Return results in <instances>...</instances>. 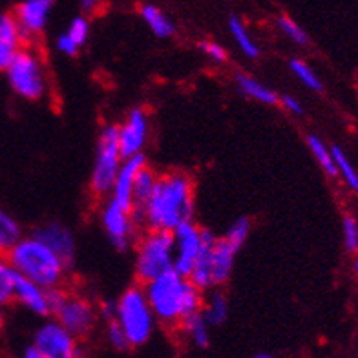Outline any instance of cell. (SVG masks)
<instances>
[{
  "label": "cell",
  "instance_id": "74e56055",
  "mask_svg": "<svg viewBox=\"0 0 358 358\" xmlns=\"http://www.w3.org/2000/svg\"><path fill=\"white\" fill-rule=\"evenodd\" d=\"M97 315H99L101 320H104V322L115 320V302L101 303V307L97 309Z\"/></svg>",
  "mask_w": 358,
  "mask_h": 358
},
{
  "label": "cell",
  "instance_id": "4dcf8cb0",
  "mask_svg": "<svg viewBox=\"0 0 358 358\" xmlns=\"http://www.w3.org/2000/svg\"><path fill=\"white\" fill-rule=\"evenodd\" d=\"M276 24H278L280 31H282L287 38H291L294 44H298V46H307V44H309V37H307L306 29H303L298 22H294L292 19H289V17L283 15V17H278V22Z\"/></svg>",
  "mask_w": 358,
  "mask_h": 358
},
{
  "label": "cell",
  "instance_id": "d590c367",
  "mask_svg": "<svg viewBox=\"0 0 358 358\" xmlns=\"http://www.w3.org/2000/svg\"><path fill=\"white\" fill-rule=\"evenodd\" d=\"M55 46H57V50L62 53V55H68V57H76L80 50V48L77 46V44L73 43V41H71L66 34H62L57 37Z\"/></svg>",
  "mask_w": 358,
  "mask_h": 358
},
{
  "label": "cell",
  "instance_id": "484cf974",
  "mask_svg": "<svg viewBox=\"0 0 358 358\" xmlns=\"http://www.w3.org/2000/svg\"><path fill=\"white\" fill-rule=\"evenodd\" d=\"M20 236H22V231H20L19 222L4 210H0V255H4Z\"/></svg>",
  "mask_w": 358,
  "mask_h": 358
},
{
  "label": "cell",
  "instance_id": "f35d334b",
  "mask_svg": "<svg viewBox=\"0 0 358 358\" xmlns=\"http://www.w3.org/2000/svg\"><path fill=\"white\" fill-rule=\"evenodd\" d=\"M24 357L26 358H43V355H41V351L37 349V345L31 344L24 349Z\"/></svg>",
  "mask_w": 358,
  "mask_h": 358
},
{
  "label": "cell",
  "instance_id": "ab89813d",
  "mask_svg": "<svg viewBox=\"0 0 358 358\" xmlns=\"http://www.w3.org/2000/svg\"><path fill=\"white\" fill-rule=\"evenodd\" d=\"M80 6L85 11H94L99 6V0H80Z\"/></svg>",
  "mask_w": 358,
  "mask_h": 358
},
{
  "label": "cell",
  "instance_id": "cb8c5ba5",
  "mask_svg": "<svg viewBox=\"0 0 358 358\" xmlns=\"http://www.w3.org/2000/svg\"><path fill=\"white\" fill-rule=\"evenodd\" d=\"M229 31H231L234 43L241 50V53L249 59H256L259 55V46L256 41L250 37L249 29L245 28V24L241 22L240 17H231L229 19Z\"/></svg>",
  "mask_w": 358,
  "mask_h": 358
},
{
  "label": "cell",
  "instance_id": "44dd1931",
  "mask_svg": "<svg viewBox=\"0 0 358 358\" xmlns=\"http://www.w3.org/2000/svg\"><path fill=\"white\" fill-rule=\"evenodd\" d=\"M141 19L150 28V31L159 38H169L174 35V22L170 20L165 11L157 8L156 4H145L141 8Z\"/></svg>",
  "mask_w": 358,
  "mask_h": 358
},
{
  "label": "cell",
  "instance_id": "4316f807",
  "mask_svg": "<svg viewBox=\"0 0 358 358\" xmlns=\"http://www.w3.org/2000/svg\"><path fill=\"white\" fill-rule=\"evenodd\" d=\"M15 268L8 262V258L0 256V307L13 302V285H15Z\"/></svg>",
  "mask_w": 358,
  "mask_h": 358
},
{
  "label": "cell",
  "instance_id": "ffe728a7",
  "mask_svg": "<svg viewBox=\"0 0 358 358\" xmlns=\"http://www.w3.org/2000/svg\"><path fill=\"white\" fill-rule=\"evenodd\" d=\"M179 327L183 329L185 336L190 340V344L198 349H207L210 345V325L205 320L201 311L192 313L183 322L179 324Z\"/></svg>",
  "mask_w": 358,
  "mask_h": 358
},
{
  "label": "cell",
  "instance_id": "6da1fadb",
  "mask_svg": "<svg viewBox=\"0 0 358 358\" xmlns=\"http://www.w3.org/2000/svg\"><path fill=\"white\" fill-rule=\"evenodd\" d=\"M137 227L174 231L194 217V183L183 172L157 176L154 192L139 210H132Z\"/></svg>",
  "mask_w": 358,
  "mask_h": 358
},
{
  "label": "cell",
  "instance_id": "d4e9b609",
  "mask_svg": "<svg viewBox=\"0 0 358 358\" xmlns=\"http://www.w3.org/2000/svg\"><path fill=\"white\" fill-rule=\"evenodd\" d=\"M307 146L311 148L315 159L320 163V166L324 169V172H327L329 176H338V170H336L335 159H333V152L324 141H322L318 136H309L307 137Z\"/></svg>",
  "mask_w": 358,
  "mask_h": 358
},
{
  "label": "cell",
  "instance_id": "e575fe53",
  "mask_svg": "<svg viewBox=\"0 0 358 358\" xmlns=\"http://www.w3.org/2000/svg\"><path fill=\"white\" fill-rule=\"evenodd\" d=\"M199 50H201L210 61L216 62V64H223V62L227 61L225 48L220 46V44L214 43V41H201V43H199Z\"/></svg>",
  "mask_w": 358,
  "mask_h": 358
},
{
  "label": "cell",
  "instance_id": "b9f144b4",
  "mask_svg": "<svg viewBox=\"0 0 358 358\" xmlns=\"http://www.w3.org/2000/svg\"><path fill=\"white\" fill-rule=\"evenodd\" d=\"M255 357L256 358H271V355H268V353H256Z\"/></svg>",
  "mask_w": 358,
  "mask_h": 358
},
{
  "label": "cell",
  "instance_id": "836d02e7",
  "mask_svg": "<svg viewBox=\"0 0 358 358\" xmlns=\"http://www.w3.org/2000/svg\"><path fill=\"white\" fill-rule=\"evenodd\" d=\"M344 243L349 252L358 250V223L355 217H344Z\"/></svg>",
  "mask_w": 358,
  "mask_h": 358
},
{
  "label": "cell",
  "instance_id": "8992f818",
  "mask_svg": "<svg viewBox=\"0 0 358 358\" xmlns=\"http://www.w3.org/2000/svg\"><path fill=\"white\" fill-rule=\"evenodd\" d=\"M6 77L15 94L26 101L43 99L48 92V77L43 59L34 48L24 46L10 66L6 68Z\"/></svg>",
  "mask_w": 358,
  "mask_h": 358
},
{
  "label": "cell",
  "instance_id": "9a60e30c",
  "mask_svg": "<svg viewBox=\"0 0 358 358\" xmlns=\"http://www.w3.org/2000/svg\"><path fill=\"white\" fill-rule=\"evenodd\" d=\"M146 165V159L143 154H136V156L124 157L123 163H121V169H119L117 176H115V181L112 185V201L117 203L119 207L127 208V210H132L134 207V179L136 174L139 172L141 166Z\"/></svg>",
  "mask_w": 358,
  "mask_h": 358
},
{
  "label": "cell",
  "instance_id": "603a6c76",
  "mask_svg": "<svg viewBox=\"0 0 358 358\" xmlns=\"http://www.w3.org/2000/svg\"><path fill=\"white\" fill-rule=\"evenodd\" d=\"M201 313L210 327L222 325L227 320V316H229V302H227L225 294L220 291H214L207 300H203Z\"/></svg>",
  "mask_w": 358,
  "mask_h": 358
},
{
  "label": "cell",
  "instance_id": "7a4b0ae2",
  "mask_svg": "<svg viewBox=\"0 0 358 358\" xmlns=\"http://www.w3.org/2000/svg\"><path fill=\"white\" fill-rule=\"evenodd\" d=\"M146 300L156 315L157 324L178 327L183 318L201 311L203 291L178 271H166L157 278L143 283Z\"/></svg>",
  "mask_w": 358,
  "mask_h": 358
},
{
  "label": "cell",
  "instance_id": "2e32d148",
  "mask_svg": "<svg viewBox=\"0 0 358 358\" xmlns=\"http://www.w3.org/2000/svg\"><path fill=\"white\" fill-rule=\"evenodd\" d=\"M15 273H17V271H15ZM13 300L37 316L52 315L48 289H44L43 285H38V283L31 282V280L24 278L19 273L15 274Z\"/></svg>",
  "mask_w": 358,
  "mask_h": 358
},
{
  "label": "cell",
  "instance_id": "9c48e42d",
  "mask_svg": "<svg viewBox=\"0 0 358 358\" xmlns=\"http://www.w3.org/2000/svg\"><path fill=\"white\" fill-rule=\"evenodd\" d=\"M34 344L43 358H76L79 357L77 338L59 320H48L37 329Z\"/></svg>",
  "mask_w": 358,
  "mask_h": 358
},
{
  "label": "cell",
  "instance_id": "8d00e7d4",
  "mask_svg": "<svg viewBox=\"0 0 358 358\" xmlns=\"http://www.w3.org/2000/svg\"><path fill=\"white\" fill-rule=\"evenodd\" d=\"M278 103H282V106L287 112H291L292 115H302L303 108H302V103L296 99V97H292V95H282L278 99Z\"/></svg>",
  "mask_w": 358,
  "mask_h": 358
},
{
  "label": "cell",
  "instance_id": "d6986e66",
  "mask_svg": "<svg viewBox=\"0 0 358 358\" xmlns=\"http://www.w3.org/2000/svg\"><path fill=\"white\" fill-rule=\"evenodd\" d=\"M236 85L241 94L247 95L249 99H255L262 104H268V106H274L278 104V95L274 90H271L268 86H265L264 83H259L258 79H255L252 76H247V73H236Z\"/></svg>",
  "mask_w": 358,
  "mask_h": 358
},
{
  "label": "cell",
  "instance_id": "5bb4252c",
  "mask_svg": "<svg viewBox=\"0 0 358 358\" xmlns=\"http://www.w3.org/2000/svg\"><path fill=\"white\" fill-rule=\"evenodd\" d=\"M34 236H37L38 240H43L64 262V265L68 268H71V265L76 262L77 243L76 236H73V232L68 227L61 225V223L57 222L44 223V225L35 229Z\"/></svg>",
  "mask_w": 358,
  "mask_h": 358
},
{
  "label": "cell",
  "instance_id": "4fadbf2b",
  "mask_svg": "<svg viewBox=\"0 0 358 358\" xmlns=\"http://www.w3.org/2000/svg\"><path fill=\"white\" fill-rule=\"evenodd\" d=\"M148 113L143 108H134L128 113L127 121L117 127V141L124 157L141 154L148 139Z\"/></svg>",
  "mask_w": 358,
  "mask_h": 358
},
{
  "label": "cell",
  "instance_id": "3957f363",
  "mask_svg": "<svg viewBox=\"0 0 358 358\" xmlns=\"http://www.w3.org/2000/svg\"><path fill=\"white\" fill-rule=\"evenodd\" d=\"M6 258L11 267L31 282L43 285L44 289L61 287L66 278L68 267L37 236H20L10 249L6 250Z\"/></svg>",
  "mask_w": 358,
  "mask_h": 358
},
{
  "label": "cell",
  "instance_id": "8fae6325",
  "mask_svg": "<svg viewBox=\"0 0 358 358\" xmlns=\"http://www.w3.org/2000/svg\"><path fill=\"white\" fill-rule=\"evenodd\" d=\"M172 234H174L176 243L174 271L189 276L190 268L201 250V229L192 220H189L176 227Z\"/></svg>",
  "mask_w": 358,
  "mask_h": 358
},
{
  "label": "cell",
  "instance_id": "7bdbcfd3",
  "mask_svg": "<svg viewBox=\"0 0 358 358\" xmlns=\"http://www.w3.org/2000/svg\"><path fill=\"white\" fill-rule=\"evenodd\" d=\"M355 273H357V276H358V258H357V262H355Z\"/></svg>",
  "mask_w": 358,
  "mask_h": 358
},
{
  "label": "cell",
  "instance_id": "30bf717a",
  "mask_svg": "<svg viewBox=\"0 0 358 358\" xmlns=\"http://www.w3.org/2000/svg\"><path fill=\"white\" fill-rule=\"evenodd\" d=\"M101 223L103 229L112 241V245L124 252L134 245L137 234V225L132 217V210L119 207L112 199L106 201L101 208Z\"/></svg>",
  "mask_w": 358,
  "mask_h": 358
},
{
  "label": "cell",
  "instance_id": "e0dca14e",
  "mask_svg": "<svg viewBox=\"0 0 358 358\" xmlns=\"http://www.w3.org/2000/svg\"><path fill=\"white\" fill-rule=\"evenodd\" d=\"M26 38L20 31L13 13L0 15V71H6L15 55L26 46Z\"/></svg>",
  "mask_w": 358,
  "mask_h": 358
},
{
  "label": "cell",
  "instance_id": "d6a6232c",
  "mask_svg": "<svg viewBox=\"0 0 358 358\" xmlns=\"http://www.w3.org/2000/svg\"><path fill=\"white\" fill-rule=\"evenodd\" d=\"M66 35L77 44L79 48L85 46L90 38V22L86 17H76L71 20L66 29Z\"/></svg>",
  "mask_w": 358,
  "mask_h": 358
},
{
  "label": "cell",
  "instance_id": "60d3db41",
  "mask_svg": "<svg viewBox=\"0 0 358 358\" xmlns=\"http://www.w3.org/2000/svg\"><path fill=\"white\" fill-rule=\"evenodd\" d=\"M2 325H4V313H2V307H0V329H2Z\"/></svg>",
  "mask_w": 358,
  "mask_h": 358
},
{
  "label": "cell",
  "instance_id": "f546056e",
  "mask_svg": "<svg viewBox=\"0 0 358 358\" xmlns=\"http://www.w3.org/2000/svg\"><path fill=\"white\" fill-rule=\"evenodd\" d=\"M250 234V222L247 217H238L231 227H229V231L225 234V240L234 247L236 250H240L241 247L245 245L247 238Z\"/></svg>",
  "mask_w": 358,
  "mask_h": 358
},
{
  "label": "cell",
  "instance_id": "ac0fdd59",
  "mask_svg": "<svg viewBox=\"0 0 358 358\" xmlns=\"http://www.w3.org/2000/svg\"><path fill=\"white\" fill-rule=\"evenodd\" d=\"M236 255H238V250L225 238H216L213 249H210V268H213L214 287H220L231 278Z\"/></svg>",
  "mask_w": 358,
  "mask_h": 358
},
{
  "label": "cell",
  "instance_id": "ba28073f",
  "mask_svg": "<svg viewBox=\"0 0 358 358\" xmlns=\"http://www.w3.org/2000/svg\"><path fill=\"white\" fill-rule=\"evenodd\" d=\"M121 163H123V154L119 148L117 127L108 124V127L103 128L99 136L94 170H92V179H90V187H92V192L95 196L110 194L115 176L121 169Z\"/></svg>",
  "mask_w": 358,
  "mask_h": 358
},
{
  "label": "cell",
  "instance_id": "5b68a950",
  "mask_svg": "<svg viewBox=\"0 0 358 358\" xmlns=\"http://www.w3.org/2000/svg\"><path fill=\"white\" fill-rule=\"evenodd\" d=\"M176 243L170 231L148 229L137 240L136 245V276L141 283L157 278L159 274L174 268Z\"/></svg>",
  "mask_w": 358,
  "mask_h": 358
},
{
  "label": "cell",
  "instance_id": "52a82bcc",
  "mask_svg": "<svg viewBox=\"0 0 358 358\" xmlns=\"http://www.w3.org/2000/svg\"><path fill=\"white\" fill-rule=\"evenodd\" d=\"M50 307L55 320L61 322L77 340L86 338L97 324V309L83 296L70 294L62 287L48 289Z\"/></svg>",
  "mask_w": 358,
  "mask_h": 358
},
{
  "label": "cell",
  "instance_id": "1f68e13d",
  "mask_svg": "<svg viewBox=\"0 0 358 358\" xmlns=\"http://www.w3.org/2000/svg\"><path fill=\"white\" fill-rule=\"evenodd\" d=\"M106 340H108V344L112 345V349H115L119 353H124V351L130 349L127 335H124L123 327L117 324V320L106 322Z\"/></svg>",
  "mask_w": 358,
  "mask_h": 358
},
{
  "label": "cell",
  "instance_id": "277c9868",
  "mask_svg": "<svg viewBox=\"0 0 358 358\" xmlns=\"http://www.w3.org/2000/svg\"><path fill=\"white\" fill-rule=\"evenodd\" d=\"M115 320L123 327L130 348L148 344L156 331V315L146 300L145 289L130 287L115 302Z\"/></svg>",
  "mask_w": 358,
  "mask_h": 358
},
{
  "label": "cell",
  "instance_id": "7c38bea8",
  "mask_svg": "<svg viewBox=\"0 0 358 358\" xmlns=\"http://www.w3.org/2000/svg\"><path fill=\"white\" fill-rule=\"evenodd\" d=\"M53 10V0H22L17 4L13 17L19 24L26 43L37 37L48 26L50 15Z\"/></svg>",
  "mask_w": 358,
  "mask_h": 358
},
{
  "label": "cell",
  "instance_id": "7402d4cb",
  "mask_svg": "<svg viewBox=\"0 0 358 358\" xmlns=\"http://www.w3.org/2000/svg\"><path fill=\"white\" fill-rule=\"evenodd\" d=\"M156 181H157V174L154 172V170L148 169L146 165L139 169V172L136 174V179H134L132 210H139V208H143V205H145V203L148 201V198H150V194L154 192Z\"/></svg>",
  "mask_w": 358,
  "mask_h": 358
},
{
  "label": "cell",
  "instance_id": "83f0119b",
  "mask_svg": "<svg viewBox=\"0 0 358 358\" xmlns=\"http://www.w3.org/2000/svg\"><path fill=\"white\" fill-rule=\"evenodd\" d=\"M331 152H333V159H335L338 174L342 176L345 183H348L349 187L358 194V174H357V170H355V166L351 165V161L348 159V156H345L344 150H342L340 146H333Z\"/></svg>",
  "mask_w": 358,
  "mask_h": 358
},
{
  "label": "cell",
  "instance_id": "f1b7e54d",
  "mask_svg": "<svg viewBox=\"0 0 358 358\" xmlns=\"http://www.w3.org/2000/svg\"><path fill=\"white\" fill-rule=\"evenodd\" d=\"M289 68H291L292 76H296L307 88L315 90V92H322V80L318 79L316 71L307 62H303L302 59H292L289 62Z\"/></svg>",
  "mask_w": 358,
  "mask_h": 358
}]
</instances>
